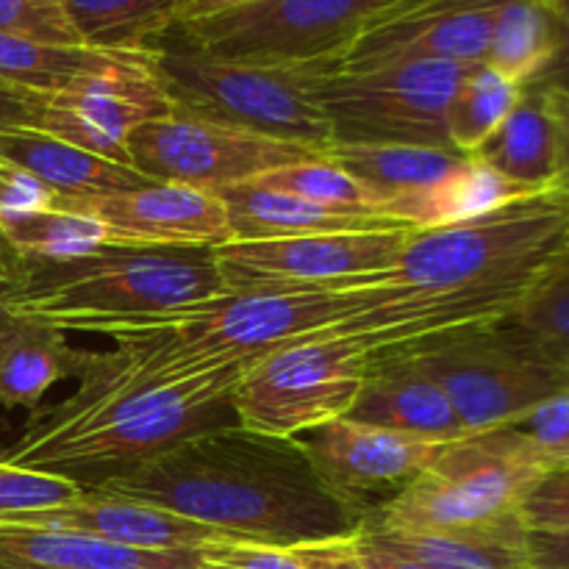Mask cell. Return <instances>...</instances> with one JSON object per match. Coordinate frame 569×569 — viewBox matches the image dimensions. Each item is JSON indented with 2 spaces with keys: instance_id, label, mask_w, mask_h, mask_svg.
I'll list each match as a JSON object with an SVG mask.
<instances>
[{
  "instance_id": "cell-1",
  "label": "cell",
  "mask_w": 569,
  "mask_h": 569,
  "mask_svg": "<svg viewBox=\"0 0 569 569\" xmlns=\"http://www.w3.org/2000/svg\"><path fill=\"white\" fill-rule=\"evenodd\" d=\"M253 365H200L161 342L76 348L78 389L59 403L37 406L0 461L94 489L226 422L220 417L231 415L233 389Z\"/></svg>"
},
{
  "instance_id": "cell-2",
  "label": "cell",
  "mask_w": 569,
  "mask_h": 569,
  "mask_svg": "<svg viewBox=\"0 0 569 569\" xmlns=\"http://www.w3.org/2000/svg\"><path fill=\"white\" fill-rule=\"evenodd\" d=\"M89 492L156 506L233 539L306 548L356 537L365 515L322 483L298 439L220 422Z\"/></svg>"
},
{
  "instance_id": "cell-3",
  "label": "cell",
  "mask_w": 569,
  "mask_h": 569,
  "mask_svg": "<svg viewBox=\"0 0 569 569\" xmlns=\"http://www.w3.org/2000/svg\"><path fill=\"white\" fill-rule=\"evenodd\" d=\"M567 253L569 194L553 187L456 226L415 231L370 287L442 300L492 326L515 317Z\"/></svg>"
},
{
  "instance_id": "cell-4",
  "label": "cell",
  "mask_w": 569,
  "mask_h": 569,
  "mask_svg": "<svg viewBox=\"0 0 569 569\" xmlns=\"http://www.w3.org/2000/svg\"><path fill=\"white\" fill-rule=\"evenodd\" d=\"M226 295L214 250L106 244L67 261L20 256L6 306L22 320L61 328L76 320L153 315Z\"/></svg>"
},
{
  "instance_id": "cell-5",
  "label": "cell",
  "mask_w": 569,
  "mask_h": 569,
  "mask_svg": "<svg viewBox=\"0 0 569 569\" xmlns=\"http://www.w3.org/2000/svg\"><path fill=\"white\" fill-rule=\"evenodd\" d=\"M353 292H226L153 315L92 317L56 328L117 342H161L200 365H253L289 339L331 328L353 315Z\"/></svg>"
},
{
  "instance_id": "cell-6",
  "label": "cell",
  "mask_w": 569,
  "mask_h": 569,
  "mask_svg": "<svg viewBox=\"0 0 569 569\" xmlns=\"http://www.w3.org/2000/svg\"><path fill=\"white\" fill-rule=\"evenodd\" d=\"M548 470L545 456L517 426L467 433L445 442L431 465L378 506L365 526L411 533L495 526L520 515L522 500Z\"/></svg>"
},
{
  "instance_id": "cell-7",
  "label": "cell",
  "mask_w": 569,
  "mask_h": 569,
  "mask_svg": "<svg viewBox=\"0 0 569 569\" xmlns=\"http://www.w3.org/2000/svg\"><path fill=\"white\" fill-rule=\"evenodd\" d=\"M445 392L467 433L517 426L569 392V367L509 320L400 348Z\"/></svg>"
},
{
  "instance_id": "cell-8",
  "label": "cell",
  "mask_w": 569,
  "mask_h": 569,
  "mask_svg": "<svg viewBox=\"0 0 569 569\" xmlns=\"http://www.w3.org/2000/svg\"><path fill=\"white\" fill-rule=\"evenodd\" d=\"M150 64L172 109L281 142L328 153L333 144L326 114L311 103L298 67H256L198 53L167 37Z\"/></svg>"
},
{
  "instance_id": "cell-9",
  "label": "cell",
  "mask_w": 569,
  "mask_h": 569,
  "mask_svg": "<svg viewBox=\"0 0 569 569\" xmlns=\"http://www.w3.org/2000/svg\"><path fill=\"white\" fill-rule=\"evenodd\" d=\"M298 70L311 103L331 126L333 144L456 150L448 133V109L472 64L411 61L376 70Z\"/></svg>"
},
{
  "instance_id": "cell-10",
  "label": "cell",
  "mask_w": 569,
  "mask_h": 569,
  "mask_svg": "<svg viewBox=\"0 0 569 569\" xmlns=\"http://www.w3.org/2000/svg\"><path fill=\"white\" fill-rule=\"evenodd\" d=\"M372 350L339 333L289 339L261 356L231 395V415L264 437L300 433L345 417L359 398Z\"/></svg>"
},
{
  "instance_id": "cell-11",
  "label": "cell",
  "mask_w": 569,
  "mask_h": 569,
  "mask_svg": "<svg viewBox=\"0 0 569 569\" xmlns=\"http://www.w3.org/2000/svg\"><path fill=\"white\" fill-rule=\"evenodd\" d=\"M398 0H256L170 33L198 53L256 67H328Z\"/></svg>"
},
{
  "instance_id": "cell-12",
  "label": "cell",
  "mask_w": 569,
  "mask_h": 569,
  "mask_svg": "<svg viewBox=\"0 0 569 569\" xmlns=\"http://www.w3.org/2000/svg\"><path fill=\"white\" fill-rule=\"evenodd\" d=\"M415 228L309 233L214 248L226 292H353L395 267Z\"/></svg>"
},
{
  "instance_id": "cell-13",
  "label": "cell",
  "mask_w": 569,
  "mask_h": 569,
  "mask_svg": "<svg viewBox=\"0 0 569 569\" xmlns=\"http://www.w3.org/2000/svg\"><path fill=\"white\" fill-rule=\"evenodd\" d=\"M326 156L317 148L281 142L181 111L148 122L128 137V161L133 170L150 181L183 183L206 192Z\"/></svg>"
},
{
  "instance_id": "cell-14",
  "label": "cell",
  "mask_w": 569,
  "mask_h": 569,
  "mask_svg": "<svg viewBox=\"0 0 569 569\" xmlns=\"http://www.w3.org/2000/svg\"><path fill=\"white\" fill-rule=\"evenodd\" d=\"M172 111L150 53H128L50 94L39 131L131 167L128 137Z\"/></svg>"
},
{
  "instance_id": "cell-15",
  "label": "cell",
  "mask_w": 569,
  "mask_h": 569,
  "mask_svg": "<svg viewBox=\"0 0 569 569\" xmlns=\"http://www.w3.org/2000/svg\"><path fill=\"white\" fill-rule=\"evenodd\" d=\"M503 0H398L378 11L328 67L376 70L411 61L483 64Z\"/></svg>"
},
{
  "instance_id": "cell-16",
  "label": "cell",
  "mask_w": 569,
  "mask_h": 569,
  "mask_svg": "<svg viewBox=\"0 0 569 569\" xmlns=\"http://www.w3.org/2000/svg\"><path fill=\"white\" fill-rule=\"evenodd\" d=\"M311 467L339 500L367 517L403 492L445 442L337 417L300 433Z\"/></svg>"
},
{
  "instance_id": "cell-17",
  "label": "cell",
  "mask_w": 569,
  "mask_h": 569,
  "mask_svg": "<svg viewBox=\"0 0 569 569\" xmlns=\"http://www.w3.org/2000/svg\"><path fill=\"white\" fill-rule=\"evenodd\" d=\"M106 228L109 244L122 248L214 250L231 242L222 200L206 189L150 181L131 192L92 200H64Z\"/></svg>"
},
{
  "instance_id": "cell-18",
  "label": "cell",
  "mask_w": 569,
  "mask_h": 569,
  "mask_svg": "<svg viewBox=\"0 0 569 569\" xmlns=\"http://www.w3.org/2000/svg\"><path fill=\"white\" fill-rule=\"evenodd\" d=\"M0 520L78 533V537H92L100 542L137 550H203L211 545L242 542V539H233L228 533L214 531V528L200 526V522L183 520L170 511L156 509V506L114 498V495L89 492V489L72 503L0 517Z\"/></svg>"
},
{
  "instance_id": "cell-19",
  "label": "cell",
  "mask_w": 569,
  "mask_h": 569,
  "mask_svg": "<svg viewBox=\"0 0 569 569\" xmlns=\"http://www.w3.org/2000/svg\"><path fill=\"white\" fill-rule=\"evenodd\" d=\"M345 417L431 442L467 437V428L442 389L400 350L372 353L359 398Z\"/></svg>"
},
{
  "instance_id": "cell-20",
  "label": "cell",
  "mask_w": 569,
  "mask_h": 569,
  "mask_svg": "<svg viewBox=\"0 0 569 569\" xmlns=\"http://www.w3.org/2000/svg\"><path fill=\"white\" fill-rule=\"evenodd\" d=\"M0 565L44 569H198L200 550H137L0 520Z\"/></svg>"
},
{
  "instance_id": "cell-21",
  "label": "cell",
  "mask_w": 569,
  "mask_h": 569,
  "mask_svg": "<svg viewBox=\"0 0 569 569\" xmlns=\"http://www.w3.org/2000/svg\"><path fill=\"white\" fill-rule=\"evenodd\" d=\"M214 194L226 206L231 242L398 228L395 222L370 214V211L328 209V206L309 203L303 198L256 187V183H233V187L217 189Z\"/></svg>"
},
{
  "instance_id": "cell-22",
  "label": "cell",
  "mask_w": 569,
  "mask_h": 569,
  "mask_svg": "<svg viewBox=\"0 0 569 569\" xmlns=\"http://www.w3.org/2000/svg\"><path fill=\"white\" fill-rule=\"evenodd\" d=\"M0 161L31 172L33 178L48 183L61 200L106 198V194L131 192L150 183V178H144L133 167L117 164L42 131L0 133Z\"/></svg>"
},
{
  "instance_id": "cell-23",
  "label": "cell",
  "mask_w": 569,
  "mask_h": 569,
  "mask_svg": "<svg viewBox=\"0 0 569 569\" xmlns=\"http://www.w3.org/2000/svg\"><path fill=\"white\" fill-rule=\"evenodd\" d=\"M537 192L539 189L522 187V183L500 176L476 156H467L448 178L403 194V198L387 200L376 211L395 226L428 231V228L456 226V222L489 214V211L503 209V206Z\"/></svg>"
},
{
  "instance_id": "cell-24",
  "label": "cell",
  "mask_w": 569,
  "mask_h": 569,
  "mask_svg": "<svg viewBox=\"0 0 569 569\" xmlns=\"http://www.w3.org/2000/svg\"><path fill=\"white\" fill-rule=\"evenodd\" d=\"M359 533L426 569H528V528L522 526L520 515L495 526L461 531L411 533L365 526Z\"/></svg>"
},
{
  "instance_id": "cell-25",
  "label": "cell",
  "mask_w": 569,
  "mask_h": 569,
  "mask_svg": "<svg viewBox=\"0 0 569 569\" xmlns=\"http://www.w3.org/2000/svg\"><path fill=\"white\" fill-rule=\"evenodd\" d=\"M472 156L522 187L553 189L559 181V139L548 98L522 89L511 114Z\"/></svg>"
},
{
  "instance_id": "cell-26",
  "label": "cell",
  "mask_w": 569,
  "mask_h": 569,
  "mask_svg": "<svg viewBox=\"0 0 569 569\" xmlns=\"http://www.w3.org/2000/svg\"><path fill=\"white\" fill-rule=\"evenodd\" d=\"M328 159L353 176L370 192L378 209L387 200L403 198L442 181L467 156L459 150L417 148V144H331Z\"/></svg>"
},
{
  "instance_id": "cell-27",
  "label": "cell",
  "mask_w": 569,
  "mask_h": 569,
  "mask_svg": "<svg viewBox=\"0 0 569 569\" xmlns=\"http://www.w3.org/2000/svg\"><path fill=\"white\" fill-rule=\"evenodd\" d=\"M81 44L109 53H153L178 26V0H59Z\"/></svg>"
},
{
  "instance_id": "cell-28",
  "label": "cell",
  "mask_w": 569,
  "mask_h": 569,
  "mask_svg": "<svg viewBox=\"0 0 569 569\" xmlns=\"http://www.w3.org/2000/svg\"><path fill=\"white\" fill-rule=\"evenodd\" d=\"M72 345L67 333L44 322L22 320L0 337V406L33 411L64 378H72Z\"/></svg>"
},
{
  "instance_id": "cell-29",
  "label": "cell",
  "mask_w": 569,
  "mask_h": 569,
  "mask_svg": "<svg viewBox=\"0 0 569 569\" xmlns=\"http://www.w3.org/2000/svg\"><path fill=\"white\" fill-rule=\"evenodd\" d=\"M120 56L128 53H109L87 44L42 42L22 33L0 31V81L39 94H56Z\"/></svg>"
},
{
  "instance_id": "cell-30",
  "label": "cell",
  "mask_w": 569,
  "mask_h": 569,
  "mask_svg": "<svg viewBox=\"0 0 569 569\" xmlns=\"http://www.w3.org/2000/svg\"><path fill=\"white\" fill-rule=\"evenodd\" d=\"M553 42L556 11L548 0H503L483 64L526 87L550 59Z\"/></svg>"
},
{
  "instance_id": "cell-31",
  "label": "cell",
  "mask_w": 569,
  "mask_h": 569,
  "mask_svg": "<svg viewBox=\"0 0 569 569\" xmlns=\"http://www.w3.org/2000/svg\"><path fill=\"white\" fill-rule=\"evenodd\" d=\"M0 237L17 256L33 261L78 259L109 244L106 228L92 214L64 200H59L53 209L3 217Z\"/></svg>"
},
{
  "instance_id": "cell-32",
  "label": "cell",
  "mask_w": 569,
  "mask_h": 569,
  "mask_svg": "<svg viewBox=\"0 0 569 569\" xmlns=\"http://www.w3.org/2000/svg\"><path fill=\"white\" fill-rule=\"evenodd\" d=\"M522 87L487 64H472L448 109L450 144L472 156L511 114Z\"/></svg>"
},
{
  "instance_id": "cell-33",
  "label": "cell",
  "mask_w": 569,
  "mask_h": 569,
  "mask_svg": "<svg viewBox=\"0 0 569 569\" xmlns=\"http://www.w3.org/2000/svg\"><path fill=\"white\" fill-rule=\"evenodd\" d=\"M248 183L295 194V198H303L317 206H328V209L370 211V214H376V203H372L370 192L353 176H348L342 167L333 164L328 156L326 159L278 167V170L264 172V176L253 178Z\"/></svg>"
},
{
  "instance_id": "cell-34",
  "label": "cell",
  "mask_w": 569,
  "mask_h": 569,
  "mask_svg": "<svg viewBox=\"0 0 569 569\" xmlns=\"http://www.w3.org/2000/svg\"><path fill=\"white\" fill-rule=\"evenodd\" d=\"M522 333L569 367V253L511 317Z\"/></svg>"
},
{
  "instance_id": "cell-35",
  "label": "cell",
  "mask_w": 569,
  "mask_h": 569,
  "mask_svg": "<svg viewBox=\"0 0 569 569\" xmlns=\"http://www.w3.org/2000/svg\"><path fill=\"white\" fill-rule=\"evenodd\" d=\"M83 492L87 489H81L70 478L22 470V467L0 461V517L53 509V506L72 503Z\"/></svg>"
},
{
  "instance_id": "cell-36",
  "label": "cell",
  "mask_w": 569,
  "mask_h": 569,
  "mask_svg": "<svg viewBox=\"0 0 569 569\" xmlns=\"http://www.w3.org/2000/svg\"><path fill=\"white\" fill-rule=\"evenodd\" d=\"M0 31L56 44H81L59 0H0Z\"/></svg>"
},
{
  "instance_id": "cell-37",
  "label": "cell",
  "mask_w": 569,
  "mask_h": 569,
  "mask_svg": "<svg viewBox=\"0 0 569 569\" xmlns=\"http://www.w3.org/2000/svg\"><path fill=\"white\" fill-rule=\"evenodd\" d=\"M528 531L569 533V465L553 467L537 481L520 506Z\"/></svg>"
},
{
  "instance_id": "cell-38",
  "label": "cell",
  "mask_w": 569,
  "mask_h": 569,
  "mask_svg": "<svg viewBox=\"0 0 569 569\" xmlns=\"http://www.w3.org/2000/svg\"><path fill=\"white\" fill-rule=\"evenodd\" d=\"M517 428L537 445L550 470L569 465V392L545 400Z\"/></svg>"
},
{
  "instance_id": "cell-39",
  "label": "cell",
  "mask_w": 569,
  "mask_h": 569,
  "mask_svg": "<svg viewBox=\"0 0 569 569\" xmlns=\"http://www.w3.org/2000/svg\"><path fill=\"white\" fill-rule=\"evenodd\" d=\"M198 569H306L295 550L256 542H222L200 550Z\"/></svg>"
},
{
  "instance_id": "cell-40",
  "label": "cell",
  "mask_w": 569,
  "mask_h": 569,
  "mask_svg": "<svg viewBox=\"0 0 569 569\" xmlns=\"http://www.w3.org/2000/svg\"><path fill=\"white\" fill-rule=\"evenodd\" d=\"M59 194L48 183L33 178L31 172L0 161V220L3 217L53 209V206H59Z\"/></svg>"
},
{
  "instance_id": "cell-41",
  "label": "cell",
  "mask_w": 569,
  "mask_h": 569,
  "mask_svg": "<svg viewBox=\"0 0 569 569\" xmlns=\"http://www.w3.org/2000/svg\"><path fill=\"white\" fill-rule=\"evenodd\" d=\"M48 98L50 94H39L0 81V133L39 131Z\"/></svg>"
},
{
  "instance_id": "cell-42",
  "label": "cell",
  "mask_w": 569,
  "mask_h": 569,
  "mask_svg": "<svg viewBox=\"0 0 569 569\" xmlns=\"http://www.w3.org/2000/svg\"><path fill=\"white\" fill-rule=\"evenodd\" d=\"M522 89L539 92L545 98H569V20L556 14V42L550 59L542 70L531 78Z\"/></svg>"
},
{
  "instance_id": "cell-43",
  "label": "cell",
  "mask_w": 569,
  "mask_h": 569,
  "mask_svg": "<svg viewBox=\"0 0 569 569\" xmlns=\"http://www.w3.org/2000/svg\"><path fill=\"white\" fill-rule=\"evenodd\" d=\"M295 556L306 569H367L356 550V537L295 548Z\"/></svg>"
},
{
  "instance_id": "cell-44",
  "label": "cell",
  "mask_w": 569,
  "mask_h": 569,
  "mask_svg": "<svg viewBox=\"0 0 569 569\" xmlns=\"http://www.w3.org/2000/svg\"><path fill=\"white\" fill-rule=\"evenodd\" d=\"M528 569H569V533L528 531Z\"/></svg>"
},
{
  "instance_id": "cell-45",
  "label": "cell",
  "mask_w": 569,
  "mask_h": 569,
  "mask_svg": "<svg viewBox=\"0 0 569 569\" xmlns=\"http://www.w3.org/2000/svg\"><path fill=\"white\" fill-rule=\"evenodd\" d=\"M17 270H20V256L6 244V239L0 237V337L14 326L17 317L11 315L9 306H6V298H9L11 287L17 281Z\"/></svg>"
},
{
  "instance_id": "cell-46",
  "label": "cell",
  "mask_w": 569,
  "mask_h": 569,
  "mask_svg": "<svg viewBox=\"0 0 569 569\" xmlns=\"http://www.w3.org/2000/svg\"><path fill=\"white\" fill-rule=\"evenodd\" d=\"M356 550H359L361 565L367 569H426L417 565V561L406 559V556L392 553V550L370 542V539H365L361 533H356Z\"/></svg>"
},
{
  "instance_id": "cell-47",
  "label": "cell",
  "mask_w": 569,
  "mask_h": 569,
  "mask_svg": "<svg viewBox=\"0 0 569 569\" xmlns=\"http://www.w3.org/2000/svg\"><path fill=\"white\" fill-rule=\"evenodd\" d=\"M556 120V139H559V181L556 187L569 194V98H548Z\"/></svg>"
},
{
  "instance_id": "cell-48",
  "label": "cell",
  "mask_w": 569,
  "mask_h": 569,
  "mask_svg": "<svg viewBox=\"0 0 569 569\" xmlns=\"http://www.w3.org/2000/svg\"><path fill=\"white\" fill-rule=\"evenodd\" d=\"M248 3H256V0H178V26L206 20V17L214 14H226V11L242 9Z\"/></svg>"
},
{
  "instance_id": "cell-49",
  "label": "cell",
  "mask_w": 569,
  "mask_h": 569,
  "mask_svg": "<svg viewBox=\"0 0 569 569\" xmlns=\"http://www.w3.org/2000/svg\"><path fill=\"white\" fill-rule=\"evenodd\" d=\"M548 3L553 6V11H556V14L567 17V20H569V0H548Z\"/></svg>"
},
{
  "instance_id": "cell-50",
  "label": "cell",
  "mask_w": 569,
  "mask_h": 569,
  "mask_svg": "<svg viewBox=\"0 0 569 569\" xmlns=\"http://www.w3.org/2000/svg\"><path fill=\"white\" fill-rule=\"evenodd\" d=\"M0 569H44V567H11V565H0Z\"/></svg>"
}]
</instances>
